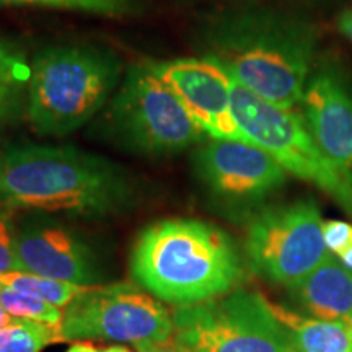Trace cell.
I'll list each match as a JSON object with an SVG mask.
<instances>
[{"mask_svg":"<svg viewBox=\"0 0 352 352\" xmlns=\"http://www.w3.org/2000/svg\"><path fill=\"white\" fill-rule=\"evenodd\" d=\"M316 50L308 21L271 10H245L209 26L204 57L233 82L276 107L300 104Z\"/></svg>","mask_w":352,"mask_h":352,"instance_id":"1","label":"cell"},{"mask_svg":"<svg viewBox=\"0 0 352 352\" xmlns=\"http://www.w3.org/2000/svg\"><path fill=\"white\" fill-rule=\"evenodd\" d=\"M131 272L160 302L188 307L230 294L243 277V263L220 228L196 219H166L140 233Z\"/></svg>","mask_w":352,"mask_h":352,"instance_id":"2","label":"cell"},{"mask_svg":"<svg viewBox=\"0 0 352 352\" xmlns=\"http://www.w3.org/2000/svg\"><path fill=\"white\" fill-rule=\"evenodd\" d=\"M0 197L13 206L101 217L131 197L126 173L74 147L21 145L3 155Z\"/></svg>","mask_w":352,"mask_h":352,"instance_id":"3","label":"cell"},{"mask_svg":"<svg viewBox=\"0 0 352 352\" xmlns=\"http://www.w3.org/2000/svg\"><path fill=\"white\" fill-rule=\"evenodd\" d=\"M114 54L87 46H59L34 57L26 109L41 135H67L107 103L120 80Z\"/></svg>","mask_w":352,"mask_h":352,"instance_id":"4","label":"cell"},{"mask_svg":"<svg viewBox=\"0 0 352 352\" xmlns=\"http://www.w3.org/2000/svg\"><path fill=\"white\" fill-rule=\"evenodd\" d=\"M232 109L240 129L292 173L328 192L352 219V173L324 155L296 109L276 107L232 80Z\"/></svg>","mask_w":352,"mask_h":352,"instance_id":"5","label":"cell"},{"mask_svg":"<svg viewBox=\"0 0 352 352\" xmlns=\"http://www.w3.org/2000/svg\"><path fill=\"white\" fill-rule=\"evenodd\" d=\"M171 315L173 338L192 352H296L270 300L258 292L235 290Z\"/></svg>","mask_w":352,"mask_h":352,"instance_id":"6","label":"cell"},{"mask_svg":"<svg viewBox=\"0 0 352 352\" xmlns=\"http://www.w3.org/2000/svg\"><path fill=\"white\" fill-rule=\"evenodd\" d=\"M109 116L118 138L148 155L182 152L206 134L151 64L129 69Z\"/></svg>","mask_w":352,"mask_h":352,"instance_id":"7","label":"cell"},{"mask_svg":"<svg viewBox=\"0 0 352 352\" xmlns=\"http://www.w3.org/2000/svg\"><path fill=\"white\" fill-rule=\"evenodd\" d=\"M245 252L253 270L271 283H298L329 253L316 202L300 199L259 210L246 227Z\"/></svg>","mask_w":352,"mask_h":352,"instance_id":"8","label":"cell"},{"mask_svg":"<svg viewBox=\"0 0 352 352\" xmlns=\"http://www.w3.org/2000/svg\"><path fill=\"white\" fill-rule=\"evenodd\" d=\"M173 315L147 290L129 284L91 285L64 308L63 340L164 342L173 336Z\"/></svg>","mask_w":352,"mask_h":352,"instance_id":"9","label":"cell"},{"mask_svg":"<svg viewBox=\"0 0 352 352\" xmlns=\"http://www.w3.org/2000/svg\"><path fill=\"white\" fill-rule=\"evenodd\" d=\"M196 170L209 191L230 204H256L287 179L271 153L246 140L212 139L196 153Z\"/></svg>","mask_w":352,"mask_h":352,"instance_id":"10","label":"cell"},{"mask_svg":"<svg viewBox=\"0 0 352 352\" xmlns=\"http://www.w3.org/2000/svg\"><path fill=\"white\" fill-rule=\"evenodd\" d=\"M151 65L206 134L250 142L233 116L232 78L217 64L206 57H183Z\"/></svg>","mask_w":352,"mask_h":352,"instance_id":"11","label":"cell"},{"mask_svg":"<svg viewBox=\"0 0 352 352\" xmlns=\"http://www.w3.org/2000/svg\"><path fill=\"white\" fill-rule=\"evenodd\" d=\"M300 104L316 145L352 173V87L338 64L321 60L311 70Z\"/></svg>","mask_w":352,"mask_h":352,"instance_id":"12","label":"cell"},{"mask_svg":"<svg viewBox=\"0 0 352 352\" xmlns=\"http://www.w3.org/2000/svg\"><path fill=\"white\" fill-rule=\"evenodd\" d=\"M23 271L77 285H98V259L77 233L57 223H30L16 232Z\"/></svg>","mask_w":352,"mask_h":352,"instance_id":"13","label":"cell"},{"mask_svg":"<svg viewBox=\"0 0 352 352\" xmlns=\"http://www.w3.org/2000/svg\"><path fill=\"white\" fill-rule=\"evenodd\" d=\"M289 290L310 316L344 323L352 320V270L333 253Z\"/></svg>","mask_w":352,"mask_h":352,"instance_id":"14","label":"cell"},{"mask_svg":"<svg viewBox=\"0 0 352 352\" xmlns=\"http://www.w3.org/2000/svg\"><path fill=\"white\" fill-rule=\"evenodd\" d=\"M296 352H352V328L344 321L321 320L270 302Z\"/></svg>","mask_w":352,"mask_h":352,"instance_id":"15","label":"cell"},{"mask_svg":"<svg viewBox=\"0 0 352 352\" xmlns=\"http://www.w3.org/2000/svg\"><path fill=\"white\" fill-rule=\"evenodd\" d=\"M0 284L16 290V292L26 294V296L41 298V300L50 302L59 308H65L74 298L80 296L83 290L91 287V285L87 287V285L63 283V280L36 276L26 271H15L2 274L0 276Z\"/></svg>","mask_w":352,"mask_h":352,"instance_id":"16","label":"cell"},{"mask_svg":"<svg viewBox=\"0 0 352 352\" xmlns=\"http://www.w3.org/2000/svg\"><path fill=\"white\" fill-rule=\"evenodd\" d=\"M56 341H63L60 324L20 320L0 328V352H41Z\"/></svg>","mask_w":352,"mask_h":352,"instance_id":"17","label":"cell"},{"mask_svg":"<svg viewBox=\"0 0 352 352\" xmlns=\"http://www.w3.org/2000/svg\"><path fill=\"white\" fill-rule=\"evenodd\" d=\"M0 307L12 316L20 320L38 321L46 324H60L64 316L63 308L41 298L26 296L0 284Z\"/></svg>","mask_w":352,"mask_h":352,"instance_id":"18","label":"cell"},{"mask_svg":"<svg viewBox=\"0 0 352 352\" xmlns=\"http://www.w3.org/2000/svg\"><path fill=\"white\" fill-rule=\"evenodd\" d=\"M0 3L65 8V10H82L108 16L124 15L131 8V0H0Z\"/></svg>","mask_w":352,"mask_h":352,"instance_id":"19","label":"cell"},{"mask_svg":"<svg viewBox=\"0 0 352 352\" xmlns=\"http://www.w3.org/2000/svg\"><path fill=\"white\" fill-rule=\"evenodd\" d=\"M32 67L26 63L21 51L10 43L0 39V83H23L30 82Z\"/></svg>","mask_w":352,"mask_h":352,"instance_id":"20","label":"cell"},{"mask_svg":"<svg viewBox=\"0 0 352 352\" xmlns=\"http://www.w3.org/2000/svg\"><path fill=\"white\" fill-rule=\"evenodd\" d=\"M23 271L16 254V230L6 210H0V276Z\"/></svg>","mask_w":352,"mask_h":352,"instance_id":"21","label":"cell"},{"mask_svg":"<svg viewBox=\"0 0 352 352\" xmlns=\"http://www.w3.org/2000/svg\"><path fill=\"white\" fill-rule=\"evenodd\" d=\"M23 85L0 83V127L16 118L23 108Z\"/></svg>","mask_w":352,"mask_h":352,"instance_id":"22","label":"cell"},{"mask_svg":"<svg viewBox=\"0 0 352 352\" xmlns=\"http://www.w3.org/2000/svg\"><path fill=\"white\" fill-rule=\"evenodd\" d=\"M323 240L328 252L338 256L352 243V223L342 220H323Z\"/></svg>","mask_w":352,"mask_h":352,"instance_id":"23","label":"cell"},{"mask_svg":"<svg viewBox=\"0 0 352 352\" xmlns=\"http://www.w3.org/2000/svg\"><path fill=\"white\" fill-rule=\"evenodd\" d=\"M135 349L139 352H192L182 342L176 341L173 336L164 342H139L135 344Z\"/></svg>","mask_w":352,"mask_h":352,"instance_id":"24","label":"cell"},{"mask_svg":"<svg viewBox=\"0 0 352 352\" xmlns=\"http://www.w3.org/2000/svg\"><path fill=\"white\" fill-rule=\"evenodd\" d=\"M338 28L352 43V8H347L338 19Z\"/></svg>","mask_w":352,"mask_h":352,"instance_id":"25","label":"cell"},{"mask_svg":"<svg viewBox=\"0 0 352 352\" xmlns=\"http://www.w3.org/2000/svg\"><path fill=\"white\" fill-rule=\"evenodd\" d=\"M340 261L344 264L346 267H349V270H352V243L347 246V248L342 250V252L338 254L336 256Z\"/></svg>","mask_w":352,"mask_h":352,"instance_id":"26","label":"cell"},{"mask_svg":"<svg viewBox=\"0 0 352 352\" xmlns=\"http://www.w3.org/2000/svg\"><path fill=\"white\" fill-rule=\"evenodd\" d=\"M67 352H101L100 349H96L95 346L87 344V342H78V344L70 346Z\"/></svg>","mask_w":352,"mask_h":352,"instance_id":"27","label":"cell"},{"mask_svg":"<svg viewBox=\"0 0 352 352\" xmlns=\"http://www.w3.org/2000/svg\"><path fill=\"white\" fill-rule=\"evenodd\" d=\"M101 352H132V351L126 349V347H122V346H111V347H108V349H103Z\"/></svg>","mask_w":352,"mask_h":352,"instance_id":"28","label":"cell"},{"mask_svg":"<svg viewBox=\"0 0 352 352\" xmlns=\"http://www.w3.org/2000/svg\"><path fill=\"white\" fill-rule=\"evenodd\" d=\"M2 164H3V155H0V175H2Z\"/></svg>","mask_w":352,"mask_h":352,"instance_id":"29","label":"cell"},{"mask_svg":"<svg viewBox=\"0 0 352 352\" xmlns=\"http://www.w3.org/2000/svg\"><path fill=\"white\" fill-rule=\"evenodd\" d=\"M347 324H349V327L352 328V320H351V321H349V323H347Z\"/></svg>","mask_w":352,"mask_h":352,"instance_id":"30","label":"cell"}]
</instances>
